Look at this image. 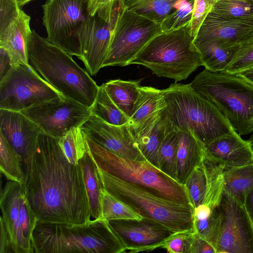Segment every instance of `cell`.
Here are the masks:
<instances>
[{
  "mask_svg": "<svg viewBox=\"0 0 253 253\" xmlns=\"http://www.w3.org/2000/svg\"><path fill=\"white\" fill-rule=\"evenodd\" d=\"M58 140L40 134L24 160L22 186L37 222L86 225L92 220L83 168L68 161Z\"/></svg>",
  "mask_w": 253,
  "mask_h": 253,
  "instance_id": "obj_1",
  "label": "cell"
},
{
  "mask_svg": "<svg viewBox=\"0 0 253 253\" xmlns=\"http://www.w3.org/2000/svg\"><path fill=\"white\" fill-rule=\"evenodd\" d=\"M27 52L30 65L61 95L91 107L99 86L71 55L34 30L28 40Z\"/></svg>",
  "mask_w": 253,
  "mask_h": 253,
  "instance_id": "obj_2",
  "label": "cell"
},
{
  "mask_svg": "<svg viewBox=\"0 0 253 253\" xmlns=\"http://www.w3.org/2000/svg\"><path fill=\"white\" fill-rule=\"evenodd\" d=\"M36 253H121L126 248L109 222L92 220L86 225L37 222L32 234Z\"/></svg>",
  "mask_w": 253,
  "mask_h": 253,
  "instance_id": "obj_3",
  "label": "cell"
},
{
  "mask_svg": "<svg viewBox=\"0 0 253 253\" xmlns=\"http://www.w3.org/2000/svg\"><path fill=\"white\" fill-rule=\"evenodd\" d=\"M163 90L167 103L164 114L173 127L191 130L204 145L236 132L219 110L189 84L174 83Z\"/></svg>",
  "mask_w": 253,
  "mask_h": 253,
  "instance_id": "obj_4",
  "label": "cell"
},
{
  "mask_svg": "<svg viewBox=\"0 0 253 253\" xmlns=\"http://www.w3.org/2000/svg\"><path fill=\"white\" fill-rule=\"evenodd\" d=\"M190 86L213 103L240 135L253 132V84L237 74L205 69Z\"/></svg>",
  "mask_w": 253,
  "mask_h": 253,
  "instance_id": "obj_5",
  "label": "cell"
},
{
  "mask_svg": "<svg viewBox=\"0 0 253 253\" xmlns=\"http://www.w3.org/2000/svg\"><path fill=\"white\" fill-rule=\"evenodd\" d=\"M188 25L159 34L150 41L128 64L143 66L159 77L176 82L186 79L203 66Z\"/></svg>",
  "mask_w": 253,
  "mask_h": 253,
  "instance_id": "obj_6",
  "label": "cell"
},
{
  "mask_svg": "<svg viewBox=\"0 0 253 253\" xmlns=\"http://www.w3.org/2000/svg\"><path fill=\"white\" fill-rule=\"evenodd\" d=\"M86 139L87 152L98 168L124 181L194 209L185 185L166 175L147 161L119 157L86 136Z\"/></svg>",
  "mask_w": 253,
  "mask_h": 253,
  "instance_id": "obj_7",
  "label": "cell"
},
{
  "mask_svg": "<svg viewBox=\"0 0 253 253\" xmlns=\"http://www.w3.org/2000/svg\"><path fill=\"white\" fill-rule=\"evenodd\" d=\"M98 171L103 187L143 217L157 221L175 233L195 232L194 209L124 181L99 168Z\"/></svg>",
  "mask_w": 253,
  "mask_h": 253,
  "instance_id": "obj_8",
  "label": "cell"
},
{
  "mask_svg": "<svg viewBox=\"0 0 253 253\" xmlns=\"http://www.w3.org/2000/svg\"><path fill=\"white\" fill-rule=\"evenodd\" d=\"M208 241L215 253H253V222L243 204L224 191Z\"/></svg>",
  "mask_w": 253,
  "mask_h": 253,
  "instance_id": "obj_9",
  "label": "cell"
},
{
  "mask_svg": "<svg viewBox=\"0 0 253 253\" xmlns=\"http://www.w3.org/2000/svg\"><path fill=\"white\" fill-rule=\"evenodd\" d=\"M42 7L47 40L80 57V34L90 16L88 0H47Z\"/></svg>",
  "mask_w": 253,
  "mask_h": 253,
  "instance_id": "obj_10",
  "label": "cell"
},
{
  "mask_svg": "<svg viewBox=\"0 0 253 253\" xmlns=\"http://www.w3.org/2000/svg\"><path fill=\"white\" fill-rule=\"evenodd\" d=\"M60 95L30 64L12 66L0 80V109L21 112Z\"/></svg>",
  "mask_w": 253,
  "mask_h": 253,
  "instance_id": "obj_11",
  "label": "cell"
},
{
  "mask_svg": "<svg viewBox=\"0 0 253 253\" xmlns=\"http://www.w3.org/2000/svg\"><path fill=\"white\" fill-rule=\"evenodd\" d=\"M162 33L160 24L123 7L112 32L102 68L128 65L150 41Z\"/></svg>",
  "mask_w": 253,
  "mask_h": 253,
  "instance_id": "obj_12",
  "label": "cell"
},
{
  "mask_svg": "<svg viewBox=\"0 0 253 253\" xmlns=\"http://www.w3.org/2000/svg\"><path fill=\"white\" fill-rule=\"evenodd\" d=\"M123 6L120 0H112L90 16L80 37L83 61L91 76L102 68L106 58L112 32Z\"/></svg>",
  "mask_w": 253,
  "mask_h": 253,
  "instance_id": "obj_13",
  "label": "cell"
},
{
  "mask_svg": "<svg viewBox=\"0 0 253 253\" xmlns=\"http://www.w3.org/2000/svg\"><path fill=\"white\" fill-rule=\"evenodd\" d=\"M20 112L42 132L57 139L80 126L91 115L90 108L62 95Z\"/></svg>",
  "mask_w": 253,
  "mask_h": 253,
  "instance_id": "obj_14",
  "label": "cell"
},
{
  "mask_svg": "<svg viewBox=\"0 0 253 253\" xmlns=\"http://www.w3.org/2000/svg\"><path fill=\"white\" fill-rule=\"evenodd\" d=\"M126 252L138 253L161 248L175 232L154 220L116 219L108 221Z\"/></svg>",
  "mask_w": 253,
  "mask_h": 253,
  "instance_id": "obj_15",
  "label": "cell"
},
{
  "mask_svg": "<svg viewBox=\"0 0 253 253\" xmlns=\"http://www.w3.org/2000/svg\"><path fill=\"white\" fill-rule=\"evenodd\" d=\"M80 127L87 137L118 156L147 161L139 151L128 123L114 125L91 115Z\"/></svg>",
  "mask_w": 253,
  "mask_h": 253,
  "instance_id": "obj_16",
  "label": "cell"
},
{
  "mask_svg": "<svg viewBox=\"0 0 253 253\" xmlns=\"http://www.w3.org/2000/svg\"><path fill=\"white\" fill-rule=\"evenodd\" d=\"M0 133L22 158L34 149L41 128L20 112L0 109Z\"/></svg>",
  "mask_w": 253,
  "mask_h": 253,
  "instance_id": "obj_17",
  "label": "cell"
},
{
  "mask_svg": "<svg viewBox=\"0 0 253 253\" xmlns=\"http://www.w3.org/2000/svg\"><path fill=\"white\" fill-rule=\"evenodd\" d=\"M204 157L224 169L253 162V149L248 140L237 132L221 136L204 145Z\"/></svg>",
  "mask_w": 253,
  "mask_h": 253,
  "instance_id": "obj_18",
  "label": "cell"
},
{
  "mask_svg": "<svg viewBox=\"0 0 253 253\" xmlns=\"http://www.w3.org/2000/svg\"><path fill=\"white\" fill-rule=\"evenodd\" d=\"M253 30V20L228 18L210 11L194 42L213 40L236 46Z\"/></svg>",
  "mask_w": 253,
  "mask_h": 253,
  "instance_id": "obj_19",
  "label": "cell"
},
{
  "mask_svg": "<svg viewBox=\"0 0 253 253\" xmlns=\"http://www.w3.org/2000/svg\"><path fill=\"white\" fill-rule=\"evenodd\" d=\"M22 190V185L18 182L12 180L6 182L0 194L1 216L14 253H33L32 244L25 239L20 221L19 199Z\"/></svg>",
  "mask_w": 253,
  "mask_h": 253,
  "instance_id": "obj_20",
  "label": "cell"
},
{
  "mask_svg": "<svg viewBox=\"0 0 253 253\" xmlns=\"http://www.w3.org/2000/svg\"><path fill=\"white\" fill-rule=\"evenodd\" d=\"M31 18L23 10L4 30L0 33V47L8 53L11 65L29 64L27 42L32 33Z\"/></svg>",
  "mask_w": 253,
  "mask_h": 253,
  "instance_id": "obj_21",
  "label": "cell"
},
{
  "mask_svg": "<svg viewBox=\"0 0 253 253\" xmlns=\"http://www.w3.org/2000/svg\"><path fill=\"white\" fill-rule=\"evenodd\" d=\"M176 129L178 137L176 180L184 185L194 169L202 163L204 144L191 130Z\"/></svg>",
  "mask_w": 253,
  "mask_h": 253,
  "instance_id": "obj_22",
  "label": "cell"
},
{
  "mask_svg": "<svg viewBox=\"0 0 253 253\" xmlns=\"http://www.w3.org/2000/svg\"><path fill=\"white\" fill-rule=\"evenodd\" d=\"M167 103L163 89L139 87V94L128 123L130 129L140 126L163 114Z\"/></svg>",
  "mask_w": 253,
  "mask_h": 253,
  "instance_id": "obj_23",
  "label": "cell"
},
{
  "mask_svg": "<svg viewBox=\"0 0 253 253\" xmlns=\"http://www.w3.org/2000/svg\"><path fill=\"white\" fill-rule=\"evenodd\" d=\"M168 126V119L163 113L138 127L130 129L142 155L157 168L158 152Z\"/></svg>",
  "mask_w": 253,
  "mask_h": 253,
  "instance_id": "obj_24",
  "label": "cell"
},
{
  "mask_svg": "<svg viewBox=\"0 0 253 253\" xmlns=\"http://www.w3.org/2000/svg\"><path fill=\"white\" fill-rule=\"evenodd\" d=\"M194 43L201 54L203 66L211 72H223L235 53V46L222 42L210 40Z\"/></svg>",
  "mask_w": 253,
  "mask_h": 253,
  "instance_id": "obj_25",
  "label": "cell"
},
{
  "mask_svg": "<svg viewBox=\"0 0 253 253\" xmlns=\"http://www.w3.org/2000/svg\"><path fill=\"white\" fill-rule=\"evenodd\" d=\"M140 82L116 79L102 84L111 100L129 119L139 94Z\"/></svg>",
  "mask_w": 253,
  "mask_h": 253,
  "instance_id": "obj_26",
  "label": "cell"
},
{
  "mask_svg": "<svg viewBox=\"0 0 253 253\" xmlns=\"http://www.w3.org/2000/svg\"><path fill=\"white\" fill-rule=\"evenodd\" d=\"M84 172L92 220L101 218V194L103 189L98 168L87 151L80 161Z\"/></svg>",
  "mask_w": 253,
  "mask_h": 253,
  "instance_id": "obj_27",
  "label": "cell"
},
{
  "mask_svg": "<svg viewBox=\"0 0 253 253\" xmlns=\"http://www.w3.org/2000/svg\"><path fill=\"white\" fill-rule=\"evenodd\" d=\"M224 191L242 203L247 192L253 187V162L224 169Z\"/></svg>",
  "mask_w": 253,
  "mask_h": 253,
  "instance_id": "obj_28",
  "label": "cell"
},
{
  "mask_svg": "<svg viewBox=\"0 0 253 253\" xmlns=\"http://www.w3.org/2000/svg\"><path fill=\"white\" fill-rule=\"evenodd\" d=\"M180 0H120L127 10L159 24L176 7Z\"/></svg>",
  "mask_w": 253,
  "mask_h": 253,
  "instance_id": "obj_29",
  "label": "cell"
},
{
  "mask_svg": "<svg viewBox=\"0 0 253 253\" xmlns=\"http://www.w3.org/2000/svg\"><path fill=\"white\" fill-rule=\"evenodd\" d=\"M168 121V128L157 154V168L176 180L178 146L177 130Z\"/></svg>",
  "mask_w": 253,
  "mask_h": 253,
  "instance_id": "obj_30",
  "label": "cell"
},
{
  "mask_svg": "<svg viewBox=\"0 0 253 253\" xmlns=\"http://www.w3.org/2000/svg\"><path fill=\"white\" fill-rule=\"evenodd\" d=\"M24 161L21 156L0 133V170L6 178L22 184L24 171Z\"/></svg>",
  "mask_w": 253,
  "mask_h": 253,
  "instance_id": "obj_31",
  "label": "cell"
},
{
  "mask_svg": "<svg viewBox=\"0 0 253 253\" xmlns=\"http://www.w3.org/2000/svg\"><path fill=\"white\" fill-rule=\"evenodd\" d=\"M207 178V189L203 205L211 209L219 203L224 189V168L205 157L202 161Z\"/></svg>",
  "mask_w": 253,
  "mask_h": 253,
  "instance_id": "obj_32",
  "label": "cell"
},
{
  "mask_svg": "<svg viewBox=\"0 0 253 253\" xmlns=\"http://www.w3.org/2000/svg\"><path fill=\"white\" fill-rule=\"evenodd\" d=\"M90 109L91 115L110 124L122 126L128 123L129 118L111 100L102 84L99 86L97 94Z\"/></svg>",
  "mask_w": 253,
  "mask_h": 253,
  "instance_id": "obj_33",
  "label": "cell"
},
{
  "mask_svg": "<svg viewBox=\"0 0 253 253\" xmlns=\"http://www.w3.org/2000/svg\"><path fill=\"white\" fill-rule=\"evenodd\" d=\"M101 219H142L143 217L128 205L103 188L101 194Z\"/></svg>",
  "mask_w": 253,
  "mask_h": 253,
  "instance_id": "obj_34",
  "label": "cell"
},
{
  "mask_svg": "<svg viewBox=\"0 0 253 253\" xmlns=\"http://www.w3.org/2000/svg\"><path fill=\"white\" fill-rule=\"evenodd\" d=\"M58 141L65 157L72 164H79L87 151L86 135L80 126L73 128Z\"/></svg>",
  "mask_w": 253,
  "mask_h": 253,
  "instance_id": "obj_35",
  "label": "cell"
},
{
  "mask_svg": "<svg viewBox=\"0 0 253 253\" xmlns=\"http://www.w3.org/2000/svg\"><path fill=\"white\" fill-rule=\"evenodd\" d=\"M211 12L228 18L253 20V0H216Z\"/></svg>",
  "mask_w": 253,
  "mask_h": 253,
  "instance_id": "obj_36",
  "label": "cell"
},
{
  "mask_svg": "<svg viewBox=\"0 0 253 253\" xmlns=\"http://www.w3.org/2000/svg\"><path fill=\"white\" fill-rule=\"evenodd\" d=\"M235 47L232 61L222 72L236 74L253 67V30Z\"/></svg>",
  "mask_w": 253,
  "mask_h": 253,
  "instance_id": "obj_37",
  "label": "cell"
},
{
  "mask_svg": "<svg viewBox=\"0 0 253 253\" xmlns=\"http://www.w3.org/2000/svg\"><path fill=\"white\" fill-rule=\"evenodd\" d=\"M194 0H180L175 4L176 9L169 14L162 21L160 27L163 33L178 30L188 25L191 19Z\"/></svg>",
  "mask_w": 253,
  "mask_h": 253,
  "instance_id": "obj_38",
  "label": "cell"
},
{
  "mask_svg": "<svg viewBox=\"0 0 253 253\" xmlns=\"http://www.w3.org/2000/svg\"><path fill=\"white\" fill-rule=\"evenodd\" d=\"M184 185L194 209L203 204L207 189V178L202 163L194 169Z\"/></svg>",
  "mask_w": 253,
  "mask_h": 253,
  "instance_id": "obj_39",
  "label": "cell"
},
{
  "mask_svg": "<svg viewBox=\"0 0 253 253\" xmlns=\"http://www.w3.org/2000/svg\"><path fill=\"white\" fill-rule=\"evenodd\" d=\"M19 213L24 236L28 242L32 244V234L38 219L24 194L23 188L19 199Z\"/></svg>",
  "mask_w": 253,
  "mask_h": 253,
  "instance_id": "obj_40",
  "label": "cell"
},
{
  "mask_svg": "<svg viewBox=\"0 0 253 253\" xmlns=\"http://www.w3.org/2000/svg\"><path fill=\"white\" fill-rule=\"evenodd\" d=\"M212 222L213 209L203 204L195 208L194 212L195 231L207 241L211 231Z\"/></svg>",
  "mask_w": 253,
  "mask_h": 253,
  "instance_id": "obj_41",
  "label": "cell"
},
{
  "mask_svg": "<svg viewBox=\"0 0 253 253\" xmlns=\"http://www.w3.org/2000/svg\"><path fill=\"white\" fill-rule=\"evenodd\" d=\"M215 1L216 0H194L192 17L188 24L190 33L194 39Z\"/></svg>",
  "mask_w": 253,
  "mask_h": 253,
  "instance_id": "obj_42",
  "label": "cell"
},
{
  "mask_svg": "<svg viewBox=\"0 0 253 253\" xmlns=\"http://www.w3.org/2000/svg\"><path fill=\"white\" fill-rule=\"evenodd\" d=\"M195 232L175 233L161 248L169 253H190L193 234Z\"/></svg>",
  "mask_w": 253,
  "mask_h": 253,
  "instance_id": "obj_43",
  "label": "cell"
},
{
  "mask_svg": "<svg viewBox=\"0 0 253 253\" xmlns=\"http://www.w3.org/2000/svg\"><path fill=\"white\" fill-rule=\"evenodd\" d=\"M22 11L16 0H0V33L5 30Z\"/></svg>",
  "mask_w": 253,
  "mask_h": 253,
  "instance_id": "obj_44",
  "label": "cell"
},
{
  "mask_svg": "<svg viewBox=\"0 0 253 253\" xmlns=\"http://www.w3.org/2000/svg\"><path fill=\"white\" fill-rule=\"evenodd\" d=\"M190 253H215L212 246L196 233L193 234Z\"/></svg>",
  "mask_w": 253,
  "mask_h": 253,
  "instance_id": "obj_45",
  "label": "cell"
},
{
  "mask_svg": "<svg viewBox=\"0 0 253 253\" xmlns=\"http://www.w3.org/2000/svg\"><path fill=\"white\" fill-rule=\"evenodd\" d=\"M0 253H14L10 238L6 228L2 216L0 218Z\"/></svg>",
  "mask_w": 253,
  "mask_h": 253,
  "instance_id": "obj_46",
  "label": "cell"
},
{
  "mask_svg": "<svg viewBox=\"0 0 253 253\" xmlns=\"http://www.w3.org/2000/svg\"><path fill=\"white\" fill-rule=\"evenodd\" d=\"M11 67L10 57L7 52L0 47V80L5 76Z\"/></svg>",
  "mask_w": 253,
  "mask_h": 253,
  "instance_id": "obj_47",
  "label": "cell"
},
{
  "mask_svg": "<svg viewBox=\"0 0 253 253\" xmlns=\"http://www.w3.org/2000/svg\"><path fill=\"white\" fill-rule=\"evenodd\" d=\"M243 204L253 222V187L246 194Z\"/></svg>",
  "mask_w": 253,
  "mask_h": 253,
  "instance_id": "obj_48",
  "label": "cell"
},
{
  "mask_svg": "<svg viewBox=\"0 0 253 253\" xmlns=\"http://www.w3.org/2000/svg\"><path fill=\"white\" fill-rule=\"evenodd\" d=\"M112 0H88V11L90 16L93 15L99 9Z\"/></svg>",
  "mask_w": 253,
  "mask_h": 253,
  "instance_id": "obj_49",
  "label": "cell"
},
{
  "mask_svg": "<svg viewBox=\"0 0 253 253\" xmlns=\"http://www.w3.org/2000/svg\"><path fill=\"white\" fill-rule=\"evenodd\" d=\"M236 74L253 84V67Z\"/></svg>",
  "mask_w": 253,
  "mask_h": 253,
  "instance_id": "obj_50",
  "label": "cell"
},
{
  "mask_svg": "<svg viewBox=\"0 0 253 253\" xmlns=\"http://www.w3.org/2000/svg\"><path fill=\"white\" fill-rule=\"evenodd\" d=\"M18 4L20 6H22L27 3L28 2L33 0H16Z\"/></svg>",
  "mask_w": 253,
  "mask_h": 253,
  "instance_id": "obj_51",
  "label": "cell"
},
{
  "mask_svg": "<svg viewBox=\"0 0 253 253\" xmlns=\"http://www.w3.org/2000/svg\"><path fill=\"white\" fill-rule=\"evenodd\" d=\"M248 140L250 142L251 145L253 149V132L252 133Z\"/></svg>",
  "mask_w": 253,
  "mask_h": 253,
  "instance_id": "obj_52",
  "label": "cell"
}]
</instances>
